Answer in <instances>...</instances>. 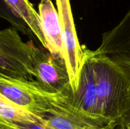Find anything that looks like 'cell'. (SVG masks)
<instances>
[{"label": "cell", "mask_w": 130, "mask_h": 129, "mask_svg": "<svg viewBox=\"0 0 130 129\" xmlns=\"http://www.w3.org/2000/svg\"><path fill=\"white\" fill-rule=\"evenodd\" d=\"M0 116L11 123H37L44 124L41 117L9 101L0 94Z\"/></svg>", "instance_id": "cell-11"}, {"label": "cell", "mask_w": 130, "mask_h": 129, "mask_svg": "<svg viewBox=\"0 0 130 129\" xmlns=\"http://www.w3.org/2000/svg\"><path fill=\"white\" fill-rule=\"evenodd\" d=\"M0 17L7 20L12 27L24 35L31 37L32 32L25 22L15 15L5 0H0Z\"/></svg>", "instance_id": "cell-12"}, {"label": "cell", "mask_w": 130, "mask_h": 129, "mask_svg": "<svg viewBox=\"0 0 130 129\" xmlns=\"http://www.w3.org/2000/svg\"><path fill=\"white\" fill-rule=\"evenodd\" d=\"M13 27L0 30V73L25 80H34V44L24 42Z\"/></svg>", "instance_id": "cell-3"}, {"label": "cell", "mask_w": 130, "mask_h": 129, "mask_svg": "<svg viewBox=\"0 0 130 129\" xmlns=\"http://www.w3.org/2000/svg\"><path fill=\"white\" fill-rule=\"evenodd\" d=\"M15 15L21 18L29 27L32 34L43 47L47 46L42 31L39 13L28 0H5Z\"/></svg>", "instance_id": "cell-10"}, {"label": "cell", "mask_w": 130, "mask_h": 129, "mask_svg": "<svg viewBox=\"0 0 130 129\" xmlns=\"http://www.w3.org/2000/svg\"><path fill=\"white\" fill-rule=\"evenodd\" d=\"M63 43V59L73 92L77 90L83 58V48L80 45L75 27L69 0H56Z\"/></svg>", "instance_id": "cell-4"}, {"label": "cell", "mask_w": 130, "mask_h": 129, "mask_svg": "<svg viewBox=\"0 0 130 129\" xmlns=\"http://www.w3.org/2000/svg\"><path fill=\"white\" fill-rule=\"evenodd\" d=\"M0 94L42 118L47 115L77 110L74 105L72 89L50 92L43 89L34 80H20L0 74Z\"/></svg>", "instance_id": "cell-2"}, {"label": "cell", "mask_w": 130, "mask_h": 129, "mask_svg": "<svg viewBox=\"0 0 130 129\" xmlns=\"http://www.w3.org/2000/svg\"><path fill=\"white\" fill-rule=\"evenodd\" d=\"M33 61L35 80L43 89L53 93L72 89L63 58L53 55L42 46L34 45Z\"/></svg>", "instance_id": "cell-5"}, {"label": "cell", "mask_w": 130, "mask_h": 129, "mask_svg": "<svg viewBox=\"0 0 130 129\" xmlns=\"http://www.w3.org/2000/svg\"><path fill=\"white\" fill-rule=\"evenodd\" d=\"M90 53L99 117L113 128L126 129L130 124V70L110 56Z\"/></svg>", "instance_id": "cell-1"}, {"label": "cell", "mask_w": 130, "mask_h": 129, "mask_svg": "<svg viewBox=\"0 0 130 129\" xmlns=\"http://www.w3.org/2000/svg\"><path fill=\"white\" fill-rule=\"evenodd\" d=\"M11 129H48L43 124L37 123H13Z\"/></svg>", "instance_id": "cell-13"}, {"label": "cell", "mask_w": 130, "mask_h": 129, "mask_svg": "<svg viewBox=\"0 0 130 129\" xmlns=\"http://www.w3.org/2000/svg\"><path fill=\"white\" fill-rule=\"evenodd\" d=\"M94 51L110 56L130 58V9L115 27L103 34L100 46Z\"/></svg>", "instance_id": "cell-8"}, {"label": "cell", "mask_w": 130, "mask_h": 129, "mask_svg": "<svg viewBox=\"0 0 130 129\" xmlns=\"http://www.w3.org/2000/svg\"><path fill=\"white\" fill-rule=\"evenodd\" d=\"M116 60L118 61L122 64L125 66L126 67L130 70V58H127V57L123 56H111Z\"/></svg>", "instance_id": "cell-14"}, {"label": "cell", "mask_w": 130, "mask_h": 129, "mask_svg": "<svg viewBox=\"0 0 130 129\" xmlns=\"http://www.w3.org/2000/svg\"><path fill=\"white\" fill-rule=\"evenodd\" d=\"M126 129H130V124H129V125H128V126Z\"/></svg>", "instance_id": "cell-16"}, {"label": "cell", "mask_w": 130, "mask_h": 129, "mask_svg": "<svg viewBox=\"0 0 130 129\" xmlns=\"http://www.w3.org/2000/svg\"><path fill=\"white\" fill-rule=\"evenodd\" d=\"M13 125V123L7 121L0 116V129H11Z\"/></svg>", "instance_id": "cell-15"}, {"label": "cell", "mask_w": 130, "mask_h": 129, "mask_svg": "<svg viewBox=\"0 0 130 129\" xmlns=\"http://www.w3.org/2000/svg\"><path fill=\"white\" fill-rule=\"evenodd\" d=\"M48 129H114L85 117L77 110H69L43 118Z\"/></svg>", "instance_id": "cell-9"}, {"label": "cell", "mask_w": 130, "mask_h": 129, "mask_svg": "<svg viewBox=\"0 0 130 129\" xmlns=\"http://www.w3.org/2000/svg\"><path fill=\"white\" fill-rule=\"evenodd\" d=\"M90 51L83 48L78 87L72 94L73 102L76 110L84 116L103 123L99 115L96 82Z\"/></svg>", "instance_id": "cell-6"}, {"label": "cell", "mask_w": 130, "mask_h": 129, "mask_svg": "<svg viewBox=\"0 0 130 129\" xmlns=\"http://www.w3.org/2000/svg\"><path fill=\"white\" fill-rule=\"evenodd\" d=\"M38 10L47 49L53 55L63 58V43L58 11L52 0H41Z\"/></svg>", "instance_id": "cell-7"}]
</instances>
